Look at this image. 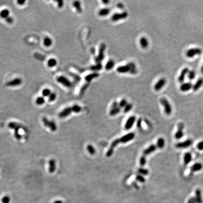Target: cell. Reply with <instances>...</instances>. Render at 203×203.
<instances>
[{"mask_svg":"<svg viewBox=\"0 0 203 203\" xmlns=\"http://www.w3.org/2000/svg\"><path fill=\"white\" fill-rule=\"evenodd\" d=\"M8 127L14 130V136L18 140H20L22 139V136L19 133V129L22 127L20 124L15 122H10L8 124Z\"/></svg>","mask_w":203,"mask_h":203,"instance_id":"cell-1","label":"cell"},{"mask_svg":"<svg viewBox=\"0 0 203 203\" xmlns=\"http://www.w3.org/2000/svg\"><path fill=\"white\" fill-rule=\"evenodd\" d=\"M160 102L164 108V111L167 115H170L172 112V108L169 101L164 97L160 99Z\"/></svg>","mask_w":203,"mask_h":203,"instance_id":"cell-2","label":"cell"},{"mask_svg":"<svg viewBox=\"0 0 203 203\" xmlns=\"http://www.w3.org/2000/svg\"><path fill=\"white\" fill-rule=\"evenodd\" d=\"M42 121L44 125L50 129L52 131L55 132L57 130V126L54 121L50 120L46 117L43 118Z\"/></svg>","mask_w":203,"mask_h":203,"instance_id":"cell-3","label":"cell"},{"mask_svg":"<svg viewBox=\"0 0 203 203\" xmlns=\"http://www.w3.org/2000/svg\"><path fill=\"white\" fill-rule=\"evenodd\" d=\"M105 49H106V45H105V44L102 43L99 48L98 55L97 56H96L95 58V61L97 63V64L101 63V61H102L104 59V52L105 51Z\"/></svg>","mask_w":203,"mask_h":203,"instance_id":"cell-4","label":"cell"},{"mask_svg":"<svg viewBox=\"0 0 203 203\" xmlns=\"http://www.w3.org/2000/svg\"><path fill=\"white\" fill-rule=\"evenodd\" d=\"M193 143V141L189 139L184 141L175 144V147L177 149H186L189 147Z\"/></svg>","mask_w":203,"mask_h":203,"instance_id":"cell-5","label":"cell"},{"mask_svg":"<svg viewBox=\"0 0 203 203\" xmlns=\"http://www.w3.org/2000/svg\"><path fill=\"white\" fill-rule=\"evenodd\" d=\"M56 81L67 88H71L72 86L71 82L66 77L63 76L57 77L56 78Z\"/></svg>","mask_w":203,"mask_h":203,"instance_id":"cell-6","label":"cell"},{"mask_svg":"<svg viewBox=\"0 0 203 203\" xmlns=\"http://www.w3.org/2000/svg\"><path fill=\"white\" fill-rule=\"evenodd\" d=\"M128 14L126 11L123 12L122 13H115L112 16L111 19L112 21L116 22V21H119L120 20L126 18L128 17Z\"/></svg>","mask_w":203,"mask_h":203,"instance_id":"cell-7","label":"cell"},{"mask_svg":"<svg viewBox=\"0 0 203 203\" xmlns=\"http://www.w3.org/2000/svg\"><path fill=\"white\" fill-rule=\"evenodd\" d=\"M202 53V51L199 48L190 49L186 52V56L189 58H192L197 55H200Z\"/></svg>","mask_w":203,"mask_h":203,"instance_id":"cell-8","label":"cell"},{"mask_svg":"<svg viewBox=\"0 0 203 203\" xmlns=\"http://www.w3.org/2000/svg\"><path fill=\"white\" fill-rule=\"evenodd\" d=\"M177 127V131L175 133V137L176 139L179 140L182 138L184 136L183 130L184 128V124L182 122H180L178 124Z\"/></svg>","mask_w":203,"mask_h":203,"instance_id":"cell-9","label":"cell"},{"mask_svg":"<svg viewBox=\"0 0 203 203\" xmlns=\"http://www.w3.org/2000/svg\"><path fill=\"white\" fill-rule=\"evenodd\" d=\"M72 112L73 110L72 107H68L65 108L58 114V117L60 119H64L68 117Z\"/></svg>","mask_w":203,"mask_h":203,"instance_id":"cell-10","label":"cell"},{"mask_svg":"<svg viewBox=\"0 0 203 203\" xmlns=\"http://www.w3.org/2000/svg\"><path fill=\"white\" fill-rule=\"evenodd\" d=\"M135 137V134L134 133H129L123 136L121 138H119L120 143H126L127 142L132 140Z\"/></svg>","mask_w":203,"mask_h":203,"instance_id":"cell-11","label":"cell"},{"mask_svg":"<svg viewBox=\"0 0 203 203\" xmlns=\"http://www.w3.org/2000/svg\"><path fill=\"white\" fill-rule=\"evenodd\" d=\"M136 120V117L134 116H132L129 117L127 120L125 125V128L126 130L130 129L134 126Z\"/></svg>","mask_w":203,"mask_h":203,"instance_id":"cell-12","label":"cell"},{"mask_svg":"<svg viewBox=\"0 0 203 203\" xmlns=\"http://www.w3.org/2000/svg\"><path fill=\"white\" fill-rule=\"evenodd\" d=\"M166 79L164 78H160L155 85L154 89L156 91H159L161 88H162L166 84Z\"/></svg>","mask_w":203,"mask_h":203,"instance_id":"cell-13","label":"cell"},{"mask_svg":"<svg viewBox=\"0 0 203 203\" xmlns=\"http://www.w3.org/2000/svg\"><path fill=\"white\" fill-rule=\"evenodd\" d=\"M22 83V80L20 78H17L13 80H10L6 83V86L8 87H14L21 85Z\"/></svg>","mask_w":203,"mask_h":203,"instance_id":"cell-14","label":"cell"},{"mask_svg":"<svg viewBox=\"0 0 203 203\" xmlns=\"http://www.w3.org/2000/svg\"><path fill=\"white\" fill-rule=\"evenodd\" d=\"M157 149L156 145L155 144H152L149 146L147 148L145 149L143 152V154L144 156H146L150 155L152 153L156 151V150Z\"/></svg>","mask_w":203,"mask_h":203,"instance_id":"cell-15","label":"cell"},{"mask_svg":"<svg viewBox=\"0 0 203 203\" xmlns=\"http://www.w3.org/2000/svg\"><path fill=\"white\" fill-rule=\"evenodd\" d=\"M193 88V85L192 84L189 82H186L184 83L181 84V85L180 86V90L182 92H187Z\"/></svg>","mask_w":203,"mask_h":203,"instance_id":"cell-16","label":"cell"},{"mask_svg":"<svg viewBox=\"0 0 203 203\" xmlns=\"http://www.w3.org/2000/svg\"><path fill=\"white\" fill-rule=\"evenodd\" d=\"M203 165L201 163H196L193 164L190 168L191 172L194 173L200 171L203 168Z\"/></svg>","mask_w":203,"mask_h":203,"instance_id":"cell-17","label":"cell"},{"mask_svg":"<svg viewBox=\"0 0 203 203\" xmlns=\"http://www.w3.org/2000/svg\"><path fill=\"white\" fill-rule=\"evenodd\" d=\"M189 69L187 67L184 68L181 72L178 78V80L180 83L183 82L184 80L186 75L188 74V73L189 72Z\"/></svg>","mask_w":203,"mask_h":203,"instance_id":"cell-18","label":"cell"},{"mask_svg":"<svg viewBox=\"0 0 203 203\" xmlns=\"http://www.w3.org/2000/svg\"><path fill=\"white\" fill-rule=\"evenodd\" d=\"M192 159V156L190 152H186L183 156L184 164L185 165L189 164Z\"/></svg>","mask_w":203,"mask_h":203,"instance_id":"cell-19","label":"cell"},{"mask_svg":"<svg viewBox=\"0 0 203 203\" xmlns=\"http://www.w3.org/2000/svg\"><path fill=\"white\" fill-rule=\"evenodd\" d=\"M117 71L120 74H125L129 73L130 72V68L127 65H122L119 66L117 69Z\"/></svg>","mask_w":203,"mask_h":203,"instance_id":"cell-20","label":"cell"},{"mask_svg":"<svg viewBox=\"0 0 203 203\" xmlns=\"http://www.w3.org/2000/svg\"><path fill=\"white\" fill-rule=\"evenodd\" d=\"M203 78H199L196 82V83L193 86V90L194 91H197L203 85Z\"/></svg>","mask_w":203,"mask_h":203,"instance_id":"cell-21","label":"cell"},{"mask_svg":"<svg viewBox=\"0 0 203 203\" xmlns=\"http://www.w3.org/2000/svg\"><path fill=\"white\" fill-rule=\"evenodd\" d=\"M49 171L50 173L52 174L55 170V168H56L55 160L54 159H51L49 161Z\"/></svg>","mask_w":203,"mask_h":203,"instance_id":"cell-22","label":"cell"},{"mask_svg":"<svg viewBox=\"0 0 203 203\" xmlns=\"http://www.w3.org/2000/svg\"><path fill=\"white\" fill-rule=\"evenodd\" d=\"M99 76V74L98 73H92L91 74H89L88 75L85 76V80L87 81V82H90L94 78H97Z\"/></svg>","mask_w":203,"mask_h":203,"instance_id":"cell-23","label":"cell"},{"mask_svg":"<svg viewBox=\"0 0 203 203\" xmlns=\"http://www.w3.org/2000/svg\"><path fill=\"white\" fill-rule=\"evenodd\" d=\"M165 144H166L165 140H164V139L163 138L161 137V138H159L157 139V143L156 145L157 149H162L165 147Z\"/></svg>","mask_w":203,"mask_h":203,"instance_id":"cell-24","label":"cell"},{"mask_svg":"<svg viewBox=\"0 0 203 203\" xmlns=\"http://www.w3.org/2000/svg\"><path fill=\"white\" fill-rule=\"evenodd\" d=\"M196 195V200L197 203H202V194L201 191L199 189H197L195 191Z\"/></svg>","mask_w":203,"mask_h":203,"instance_id":"cell-25","label":"cell"},{"mask_svg":"<svg viewBox=\"0 0 203 203\" xmlns=\"http://www.w3.org/2000/svg\"><path fill=\"white\" fill-rule=\"evenodd\" d=\"M127 65L129 66V67L130 68V72H129V73L131 74H136L137 73V69H136V65L134 64V63L133 62H130V63H129L128 64H127Z\"/></svg>","mask_w":203,"mask_h":203,"instance_id":"cell-26","label":"cell"},{"mask_svg":"<svg viewBox=\"0 0 203 203\" xmlns=\"http://www.w3.org/2000/svg\"><path fill=\"white\" fill-rule=\"evenodd\" d=\"M140 43L143 48L145 49L148 47L149 45V42L148 39L145 37H142L140 40Z\"/></svg>","mask_w":203,"mask_h":203,"instance_id":"cell-27","label":"cell"},{"mask_svg":"<svg viewBox=\"0 0 203 203\" xmlns=\"http://www.w3.org/2000/svg\"><path fill=\"white\" fill-rule=\"evenodd\" d=\"M110 12V9L108 8L102 9L98 11V15L101 17L107 16Z\"/></svg>","mask_w":203,"mask_h":203,"instance_id":"cell-28","label":"cell"},{"mask_svg":"<svg viewBox=\"0 0 203 203\" xmlns=\"http://www.w3.org/2000/svg\"><path fill=\"white\" fill-rule=\"evenodd\" d=\"M73 6L76 9V11L79 13H81L82 11V9L81 6V3L79 1H75L73 3Z\"/></svg>","mask_w":203,"mask_h":203,"instance_id":"cell-29","label":"cell"},{"mask_svg":"<svg viewBox=\"0 0 203 203\" xmlns=\"http://www.w3.org/2000/svg\"><path fill=\"white\" fill-rule=\"evenodd\" d=\"M115 65V62L113 60H109L105 65V69L106 70L109 71L112 69Z\"/></svg>","mask_w":203,"mask_h":203,"instance_id":"cell-30","label":"cell"},{"mask_svg":"<svg viewBox=\"0 0 203 203\" xmlns=\"http://www.w3.org/2000/svg\"><path fill=\"white\" fill-rule=\"evenodd\" d=\"M120 111H121V108H120L119 107H118L116 108L111 109L110 111V115L111 116H115L118 114H119L120 112Z\"/></svg>","mask_w":203,"mask_h":203,"instance_id":"cell-31","label":"cell"},{"mask_svg":"<svg viewBox=\"0 0 203 203\" xmlns=\"http://www.w3.org/2000/svg\"><path fill=\"white\" fill-rule=\"evenodd\" d=\"M9 11L8 9H4L0 12V17L1 18L6 19L9 16Z\"/></svg>","mask_w":203,"mask_h":203,"instance_id":"cell-32","label":"cell"},{"mask_svg":"<svg viewBox=\"0 0 203 203\" xmlns=\"http://www.w3.org/2000/svg\"><path fill=\"white\" fill-rule=\"evenodd\" d=\"M102 65L101 63H98L96 65H92L90 67V69L91 70L96 72V71H98L102 69Z\"/></svg>","mask_w":203,"mask_h":203,"instance_id":"cell-33","label":"cell"},{"mask_svg":"<svg viewBox=\"0 0 203 203\" xmlns=\"http://www.w3.org/2000/svg\"><path fill=\"white\" fill-rule=\"evenodd\" d=\"M138 172L139 174H140L141 175H149V171L147 169L144 168H139L138 169Z\"/></svg>","mask_w":203,"mask_h":203,"instance_id":"cell-34","label":"cell"},{"mask_svg":"<svg viewBox=\"0 0 203 203\" xmlns=\"http://www.w3.org/2000/svg\"><path fill=\"white\" fill-rule=\"evenodd\" d=\"M57 64V61L55 58L50 59L47 62V65L49 67H53L55 66Z\"/></svg>","mask_w":203,"mask_h":203,"instance_id":"cell-35","label":"cell"},{"mask_svg":"<svg viewBox=\"0 0 203 203\" xmlns=\"http://www.w3.org/2000/svg\"><path fill=\"white\" fill-rule=\"evenodd\" d=\"M43 43H44V45L45 46L49 47H50L51 45H52V41L50 38L47 37L44 38V41H43Z\"/></svg>","mask_w":203,"mask_h":203,"instance_id":"cell-36","label":"cell"},{"mask_svg":"<svg viewBox=\"0 0 203 203\" xmlns=\"http://www.w3.org/2000/svg\"><path fill=\"white\" fill-rule=\"evenodd\" d=\"M87 150H88V152L90 154H91L92 155H94L95 154V153L96 152V150L93 145H92L91 144H89L87 146Z\"/></svg>","mask_w":203,"mask_h":203,"instance_id":"cell-37","label":"cell"},{"mask_svg":"<svg viewBox=\"0 0 203 203\" xmlns=\"http://www.w3.org/2000/svg\"><path fill=\"white\" fill-rule=\"evenodd\" d=\"M187 75H188V77L189 79L190 80H192L195 78L196 77V73L193 70L189 71Z\"/></svg>","mask_w":203,"mask_h":203,"instance_id":"cell-38","label":"cell"},{"mask_svg":"<svg viewBox=\"0 0 203 203\" xmlns=\"http://www.w3.org/2000/svg\"><path fill=\"white\" fill-rule=\"evenodd\" d=\"M72 108L73 110V112H74L76 113L80 112L81 111V109H82L81 107L78 104L74 105L73 106H72Z\"/></svg>","mask_w":203,"mask_h":203,"instance_id":"cell-39","label":"cell"},{"mask_svg":"<svg viewBox=\"0 0 203 203\" xmlns=\"http://www.w3.org/2000/svg\"><path fill=\"white\" fill-rule=\"evenodd\" d=\"M45 102V99L42 97H38L36 100V104L37 105H41L44 104Z\"/></svg>","mask_w":203,"mask_h":203,"instance_id":"cell-40","label":"cell"},{"mask_svg":"<svg viewBox=\"0 0 203 203\" xmlns=\"http://www.w3.org/2000/svg\"><path fill=\"white\" fill-rule=\"evenodd\" d=\"M34 56L36 59H39L40 61H44L45 59V58H46V57H45V56L43 55H42L41 54L37 53H35L34 54Z\"/></svg>","mask_w":203,"mask_h":203,"instance_id":"cell-41","label":"cell"},{"mask_svg":"<svg viewBox=\"0 0 203 203\" xmlns=\"http://www.w3.org/2000/svg\"><path fill=\"white\" fill-rule=\"evenodd\" d=\"M146 156L143 155L140 159V164L142 166H144L146 164Z\"/></svg>","mask_w":203,"mask_h":203,"instance_id":"cell-42","label":"cell"},{"mask_svg":"<svg viewBox=\"0 0 203 203\" xmlns=\"http://www.w3.org/2000/svg\"><path fill=\"white\" fill-rule=\"evenodd\" d=\"M42 95L43 97H49V96L51 95V90L49 88H45L42 91Z\"/></svg>","mask_w":203,"mask_h":203,"instance_id":"cell-43","label":"cell"},{"mask_svg":"<svg viewBox=\"0 0 203 203\" xmlns=\"http://www.w3.org/2000/svg\"><path fill=\"white\" fill-rule=\"evenodd\" d=\"M133 108V104L131 103H127V105L124 107V112L126 113L127 112H129L131 110V109Z\"/></svg>","mask_w":203,"mask_h":203,"instance_id":"cell-44","label":"cell"},{"mask_svg":"<svg viewBox=\"0 0 203 203\" xmlns=\"http://www.w3.org/2000/svg\"><path fill=\"white\" fill-rule=\"evenodd\" d=\"M135 178H136V180L137 181H139L140 182H142V183L145 182V181H146V180H145V178L144 177L143 175H137L136 176V177H135Z\"/></svg>","mask_w":203,"mask_h":203,"instance_id":"cell-45","label":"cell"},{"mask_svg":"<svg viewBox=\"0 0 203 203\" xmlns=\"http://www.w3.org/2000/svg\"><path fill=\"white\" fill-rule=\"evenodd\" d=\"M127 100L125 99H123L121 100L119 103V107L120 108H124L127 105Z\"/></svg>","mask_w":203,"mask_h":203,"instance_id":"cell-46","label":"cell"},{"mask_svg":"<svg viewBox=\"0 0 203 203\" xmlns=\"http://www.w3.org/2000/svg\"><path fill=\"white\" fill-rule=\"evenodd\" d=\"M56 95L55 93H51V95L49 96V101L50 102H53L56 98Z\"/></svg>","mask_w":203,"mask_h":203,"instance_id":"cell-47","label":"cell"},{"mask_svg":"<svg viewBox=\"0 0 203 203\" xmlns=\"http://www.w3.org/2000/svg\"><path fill=\"white\" fill-rule=\"evenodd\" d=\"M10 201V198L9 196H5L1 199V202L2 203H9Z\"/></svg>","mask_w":203,"mask_h":203,"instance_id":"cell-48","label":"cell"},{"mask_svg":"<svg viewBox=\"0 0 203 203\" xmlns=\"http://www.w3.org/2000/svg\"><path fill=\"white\" fill-rule=\"evenodd\" d=\"M197 149L199 151H203V141L199 142L198 144L197 145Z\"/></svg>","mask_w":203,"mask_h":203,"instance_id":"cell-49","label":"cell"},{"mask_svg":"<svg viewBox=\"0 0 203 203\" xmlns=\"http://www.w3.org/2000/svg\"><path fill=\"white\" fill-rule=\"evenodd\" d=\"M5 20H6V22L10 24H12L13 23V22H14V19H13V18L12 17H10V16H9L8 18H7L5 19Z\"/></svg>","mask_w":203,"mask_h":203,"instance_id":"cell-50","label":"cell"},{"mask_svg":"<svg viewBox=\"0 0 203 203\" xmlns=\"http://www.w3.org/2000/svg\"><path fill=\"white\" fill-rule=\"evenodd\" d=\"M119 107V103H118L117 102H113V103L112 104L111 109L116 108H117V107Z\"/></svg>","mask_w":203,"mask_h":203,"instance_id":"cell-51","label":"cell"},{"mask_svg":"<svg viewBox=\"0 0 203 203\" xmlns=\"http://www.w3.org/2000/svg\"><path fill=\"white\" fill-rule=\"evenodd\" d=\"M57 4H58V7L59 8H62L64 6V1L63 0H60L57 1Z\"/></svg>","mask_w":203,"mask_h":203,"instance_id":"cell-52","label":"cell"},{"mask_svg":"<svg viewBox=\"0 0 203 203\" xmlns=\"http://www.w3.org/2000/svg\"><path fill=\"white\" fill-rule=\"evenodd\" d=\"M197 203V201H196V200L195 198H190L188 202V203Z\"/></svg>","mask_w":203,"mask_h":203,"instance_id":"cell-53","label":"cell"},{"mask_svg":"<svg viewBox=\"0 0 203 203\" xmlns=\"http://www.w3.org/2000/svg\"><path fill=\"white\" fill-rule=\"evenodd\" d=\"M142 120L141 119H139L137 122V127H138L139 128H140L142 126Z\"/></svg>","mask_w":203,"mask_h":203,"instance_id":"cell-54","label":"cell"},{"mask_svg":"<svg viewBox=\"0 0 203 203\" xmlns=\"http://www.w3.org/2000/svg\"><path fill=\"white\" fill-rule=\"evenodd\" d=\"M25 1H23V0H18L17 1L18 3V5H23L25 4Z\"/></svg>","mask_w":203,"mask_h":203,"instance_id":"cell-55","label":"cell"},{"mask_svg":"<svg viewBox=\"0 0 203 203\" xmlns=\"http://www.w3.org/2000/svg\"><path fill=\"white\" fill-rule=\"evenodd\" d=\"M118 6L119 8L120 9H122L123 7V5L122 3H119V4L118 5Z\"/></svg>","mask_w":203,"mask_h":203,"instance_id":"cell-56","label":"cell"},{"mask_svg":"<svg viewBox=\"0 0 203 203\" xmlns=\"http://www.w3.org/2000/svg\"><path fill=\"white\" fill-rule=\"evenodd\" d=\"M102 2L104 4H107L108 3L110 2V1L109 0H103L102 1Z\"/></svg>","mask_w":203,"mask_h":203,"instance_id":"cell-57","label":"cell"},{"mask_svg":"<svg viewBox=\"0 0 203 203\" xmlns=\"http://www.w3.org/2000/svg\"><path fill=\"white\" fill-rule=\"evenodd\" d=\"M54 203H63V202L62 201H60V200H57V201H55Z\"/></svg>","mask_w":203,"mask_h":203,"instance_id":"cell-58","label":"cell"},{"mask_svg":"<svg viewBox=\"0 0 203 203\" xmlns=\"http://www.w3.org/2000/svg\"><path fill=\"white\" fill-rule=\"evenodd\" d=\"M201 72L202 74H203V65L202 67V68H201Z\"/></svg>","mask_w":203,"mask_h":203,"instance_id":"cell-59","label":"cell"}]
</instances>
